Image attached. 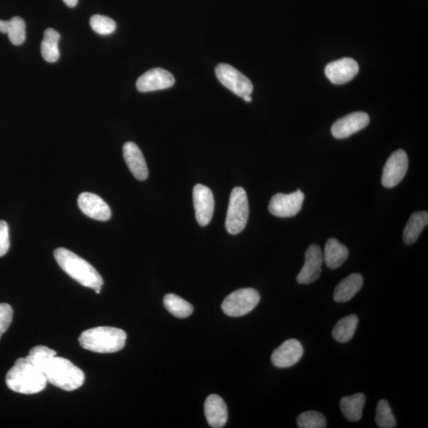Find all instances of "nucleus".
<instances>
[{"label":"nucleus","mask_w":428,"mask_h":428,"mask_svg":"<svg viewBox=\"0 0 428 428\" xmlns=\"http://www.w3.org/2000/svg\"><path fill=\"white\" fill-rule=\"evenodd\" d=\"M215 72L218 81L237 96L244 98L252 95L253 83L233 66L227 64L218 65Z\"/></svg>","instance_id":"0eeeda50"},{"label":"nucleus","mask_w":428,"mask_h":428,"mask_svg":"<svg viewBox=\"0 0 428 428\" xmlns=\"http://www.w3.org/2000/svg\"><path fill=\"white\" fill-rule=\"evenodd\" d=\"M61 35L54 29L45 31L44 39L41 45V55L45 61L54 63L60 58L59 41Z\"/></svg>","instance_id":"5701e85b"},{"label":"nucleus","mask_w":428,"mask_h":428,"mask_svg":"<svg viewBox=\"0 0 428 428\" xmlns=\"http://www.w3.org/2000/svg\"><path fill=\"white\" fill-rule=\"evenodd\" d=\"M304 349L301 343L295 339H288L275 350L271 362L276 367L288 368L295 366L303 356Z\"/></svg>","instance_id":"f8f14e48"},{"label":"nucleus","mask_w":428,"mask_h":428,"mask_svg":"<svg viewBox=\"0 0 428 428\" xmlns=\"http://www.w3.org/2000/svg\"><path fill=\"white\" fill-rule=\"evenodd\" d=\"M358 63L352 58H343L332 61L325 67V75L334 85H344L354 79L358 74Z\"/></svg>","instance_id":"dca6fc26"},{"label":"nucleus","mask_w":428,"mask_h":428,"mask_svg":"<svg viewBox=\"0 0 428 428\" xmlns=\"http://www.w3.org/2000/svg\"><path fill=\"white\" fill-rule=\"evenodd\" d=\"M409 169V158L404 150L396 151L385 164L382 184L386 188L398 186L404 180Z\"/></svg>","instance_id":"1a4fd4ad"},{"label":"nucleus","mask_w":428,"mask_h":428,"mask_svg":"<svg viewBox=\"0 0 428 428\" xmlns=\"http://www.w3.org/2000/svg\"><path fill=\"white\" fill-rule=\"evenodd\" d=\"M90 25L92 30L100 35L111 34L117 28L116 23L112 19L100 14L93 15Z\"/></svg>","instance_id":"c85d7f7f"},{"label":"nucleus","mask_w":428,"mask_h":428,"mask_svg":"<svg viewBox=\"0 0 428 428\" xmlns=\"http://www.w3.org/2000/svg\"><path fill=\"white\" fill-rule=\"evenodd\" d=\"M9 21L0 20V32L3 34L8 33Z\"/></svg>","instance_id":"473e14b6"},{"label":"nucleus","mask_w":428,"mask_h":428,"mask_svg":"<svg viewBox=\"0 0 428 428\" xmlns=\"http://www.w3.org/2000/svg\"><path fill=\"white\" fill-rule=\"evenodd\" d=\"M10 248L9 227L6 222L0 221V257L6 255Z\"/></svg>","instance_id":"2f4dec72"},{"label":"nucleus","mask_w":428,"mask_h":428,"mask_svg":"<svg viewBox=\"0 0 428 428\" xmlns=\"http://www.w3.org/2000/svg\"><path fill=\"white\" fill-rule=\"evenodd\" d=\"M54 257L61 268L71 278L83 286L95 290L96 294H100L103 285L102 276L85 259L64 248L56 249Z\"/></svg>","instance_id":"f03ea898"},{"label":"nucleus","mask_w":428,"mask_h":428,"mask_svg":"<svg viewBox=\"0 0 428 428\" xmlns=\"http://www.w3.org/2000/svg\"><path fill=\"white\" fill-rule=\"evenodd\" d=\"M47 382L66 391L79 389L85 383V375L69 360L54 356L44 367Z\"/></svg>","instance_id":"20e7f679"},{"label":"nucleus","mask_w":428,"mask_h":428,"mask_svg":"<svg viewBox=\"0 0 428 428\" xmlns=\"http://www.w3.org/2000/svg\"><path fill=\"white\" fill-rule=\"evenodd\" d=\"M7 34L13 45H22L25 40V23L24 20L17 17L10 19Z\"/></svg>","instance_id":"cd10ccee"},{"label":"nucleus","mask_w":428,"mask_h":428,"mask_svg":"<svg viewBox=\"0 0 428 428\" xmlns=\"http://www.w3.org/2000/svg\"><path fill=\"white\" fill-rule=\"evenodd\" d=\"M175 77L163 69H153L144 73L136 83L140 92L164 90L174 85Z\"/></svg>","instance_id":"4468645a"},{"label":"nucleus","mask_w":428,"mask_h":428,"mask_svg":"<svg viewBox=\"0 0 428 428\" xmlns=\"http://www.w3.org/2000/svg\"><path fill=\"white\" fill-rule=\"evenodd\" d=\"M56 356V352L54 350L45 346H36L30 350L28 356L44 372L45 364L51 358Z\"/></svg>","instance_id":"c756f323"},{"label":"nucleus","mask_w":428,"mask_h":428,"mask_svg":"<svg viewBox=\"0 0 428 428\" xmlns=\"http://www.w3.org/2000/svg\"><path fill=\"white\" fill-rule=\"evenodd\" d=\"M304 200L305 195L300 190L288 195L279 193L271 197L269 211L279 217H295L301 211Z\"/></svg>","instance_id":"6e6552de"},{"label":"nucleus","mask_w":428,"mask_h":428,"mask_svg":"<svg viewBox=\"0 0 428 428\" xmlns=\"http://www.w3.org/2000/svg\"><path fill=\"white\" fill-rule=\"evenodd\" d=\"M63 1L69 8H75L78 3V0H63Z\"/></svg>","instance_id":"72a5a7b5"},{"label":"nucleus","mask_w":428,"mask_h":428,"mask_svg":"<svg viewBox=\"0 0 428 428\" xmlns=\"http://www.w3.org/2000/svg\"><path fill=\"white\" fill-rule=\"evenodd\" d=\"M127 338V333L120 328L97 327L83 332L79 341L81 346L87 351L107 354L121 351Z\"/></svg>","instance_id":"7ed1b4c3"},{"label":"nucleus","mask_w":428,"mask_h":428,"mask_svg":"<svg viewBox=\"0 0 428 428\" xmlns=\"http://www.w3.org/2000/svg\"><path fill=\"white\" fill-rule=\"evenodd\" d=\"M47 383L43 370L28 356L17 359L6 376L8 387L19 394H38L45 388Z\"/></svg>","instance_id":"f257e3e1"},{"label":"nucleus","mask_w":428,"mask_h":428,"mask_svg":"<svg viewBox=\"0 0 428 428\" xmlns=\"http://www.w3.org/2000/svg\"><path fill=\"white\" fill-rule=\"evenodd\" d=\"M428 224V213L426 211L411 214L404 229L403 239L406 244H414Z\"/></svg>","instance_id":"412c9836"},{"label":"nucleus","mask_w":428,"mask_h":428,"mask_svg":"<svg viewBox=\"0 0 428 428\" xmlns=\"http://www.w3.org/2000/svg\"><path fill=\"white\" fill-rule=\"evenodd\" d=\"M13 319L12 306L6 303L0 304V338L8 330Z\"/></svg>","instance_id":"7c9ffc66"},{"label":"nucleus","mask_w":428,"mask_h":428,"mask_svg":"<svg viewBox=\"0 0 428 428\" xmlns=\"http://www.w3.org/2000/svg\"><path fill=\"white\" fill-rule=\"evenodd\" d=\"M123 156L125 163L136 179L140 181L147 180L149 169L142 151L133 142H127L123 146Z\"/></svg>","instance_id":"f3484780"},{"label":"nucleus","mask_w":428,"mask_h":428,"mask_svg":"<svg viewBox=\"0 0 428 428\" xmlns=\"http://www.w3.org/2000/svg\"><path fill=\"white\" fill-rule=\"evenodd\" d=\"M376 424L381 428H393L396 425V421L392 409L386 400H381L376 409Z\"/></svg>","instance_id":"a878e982"},{"label":"nucleus","mask_w":428,"mask_h":428,"mask_svg":"<svg viewBox=\"0 0 428 428\" xmlns=\"http://www.w3.org/2000/svg\"><path fill=\"white\" fill-rule=\"evenodd\" d=\"M365 403L366 396L363 394L344 396L341 400V409L348 420L357 422L362 418Z\"/></svg>","instance_id":"4be33fe9"},{"label":"nucleus","mask_w":428,"mask_h":428,"mask_svg":"<svg viewBox=\"0 0 428 428\" xmlns=\"http://www.w3.org/2000/svg\"><path fill=\"white\" fill-rule=\"evenodd\" d=\"M349 250L345 245L336 239L330 238L328 239L323 250V262L328 268L336 269L341 267L347 260Z\"/></svg>","instance_id":"aec40b11"},{"label":"nucleus","mask_w":428,"mask_h":428,"mask_svg":"<svg viewBox=\"0 0 428 428\" xmlns=\"http://www.w3.org/2000/svg\"><path fill=\"white\" fill-rule=\"evenodd\" d=\"M363 285V276L353 273L343 279L336 287L334 292V300L339 303H344L352 300Z\"/></svg>","instance_id":"6ab92c4d"},{"label":"nucleus","mask_w":428,"mask_h":428,"mask_svg":"<svg viewBox=\"0 0 428 428\" xmlns=\"http://www.w3.org/2000/svg\"><path fill=\"white\" fill-rule=\"evenodd\" d=\"M249 215L246 191L242 187H235L229 197L226 228L228 233H241L247 226Z\"/></svg>","instance_id":"39448f33"},{"label":"nucleus","mask_w":428,"mask_h":428,"mask_svg":"<svg viewBox=\"0 0 428 428\" xmlns=\"http://www.w3.org/2000/svg\"><path fill=\"white\" fill-rule=\"evenodd\" d=\"M78 206L87 217L106 222L111 217V208L102 197L92 193H82L78 197Z\"/></svg>","instance_id":"2eb2a0df"},{"label":"nucleus","mask_w":428,"mask_h":428,"mask_svg":"<svg viewBox=\"0 0 428 428\" xmlns=\"http://www.w3.org/2000/svg\"><path fill=\"white\" fill-rule=\"evenodd\" d=\"M164 305L167 310L178 318H186L194 312V308L189 302L174 294H169L164 297Z\"/></svg>","instance_id":"393cba45"},{"label":"nucleus","mask_w":428,"mask_h":428,"mask_svg":"<svg viewBox=\"0 0 428 428\" xmlns=\"http://www.w3.org/2000/svg\"><path fill=\"white\" fill-rule=\"evenodd\" d=\"M370 123V117L365 112H354L339 119L333 124L332 134L337 139L351 137L360 130L366 128Z\"/></svg>","instance_id":"ddd939ff"},{"label":"nucleus","mask_w":428,"mask_h":428,"mask_svg":"<svg viewBox=\"0 0 428 428\" xmlns=\"http://www.w3.org/2000/svg\"><path fill=\"white\" fill-rule=\"evenodd\" d=\"M205 415L208 424L214 428H222L228 420V409L226 403L216 394L208 396L205 402Z\"/></svg>","instance_id":"a211bd4d"},{"label":"nucleus","mask_w":428,"mask_h":428,"mask_svg":"<svg viewBox=\"0 0 428 428\" xmlns=\"http://www.w3.org/2000/svg\"><path fill=\"white\" fill-rule=\"evenodd\" d=\"M358 317L350 315L342 318L332 330V336L339 343H347L353 338L358 326Z\"/></svg>","instance_id":"b1692460"},{"label":"nucleus","mask_w":428,"mask_h":428,"mask_svg":"<svg viewBox=\"0 0 428 428\" xmlns=\"http://www.w3.org/2000/svg\"><path fill=\"white\" fill-rule=\"evenodd\" d=\"M323 263L321 249L318 245L312 244L306 252L305 264L297 277V283L311 284L320 278Z\"/></svg>","instance_id":"9b49d317"},{"label":"nucleus","mask_w":428,"mask_h":428,"mask_svg":"<svg viewBox=\"0 0 428 428\" xmlns=\"http://www.w3.org/2000/svg\"><path fill=\"white\" fill-rule=\"evenodd\" d=\"M259 301L260 296L257 290L253 288L241 289L226 297L222 308L228 317H242L252 312Z\"/></svg>","instance_id":"423d86ee"},{"label":"nucleus","mask_w":428,"mask_h":428,"mask_svg":"<svg viewBox=\"0 0 428 428\" xmlns=\"http://www.w3.org/2000/svg\"><path fill=\"white\" fill-rule=\"evenodd\" d=\"M297 422L300 428H325L327 425L325 416L317 411L302 412Z\"/></svg>","instance_id":"bb28decb"},{"label":"nucleus","mask_w":428,"mask_h":428,"mask_svg":"<svg viewBox=\"0 0 428 428\" xmlns=\"http://www.w3.org/2000/svg\"><path fill=\"white\" fill-rule=\"evenodd\" d=\"M193 201L197 222L201 226L210 224L214 212V198L210 188L197 184L193 191Z\"/></svg>","instance_id":"9d476101"},{"label":"nucleus","mask_w":428,"mask_h":428,"mask_svg":"<svg viewBox=\"0 0 428 428\" xmlns=\"http://www.w3.org/2000/svg\"><path fill=\"white\" fill-rule=\"evenodd\" d=\"M244 99L245 102H248V103L252 102L253 100V98L252 97H250V96H244Z\"/></svg>","instance_id":"f704fd0d"}]
</instances>
